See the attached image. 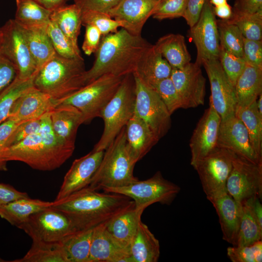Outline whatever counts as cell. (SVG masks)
Returning a JSON list of instances; mask_svg holds the SVG:
<instances>
[{
  "mask_svg": "<svg viewBox=\"0 0 262 262\" xmlns=\"http://www.w3.org/2000/svg\"><path fill=\"white\" fill-rule=\"evenodd\" d=\"M51 207L66 214L76 229L81 230L106 224L134 207L135 204L131 198L124 195L99 193L87 187L55 200Z\"/></svg>",
  "mask_w": 262,
  "mask_h": 262,
  "instance_id": "1",
  "label": "cell"
},
{
  "mask_svg": "<svg viewBox=\"0 0 262 262\" xmlns=\"http://www.w3.org/2000/svg\"><path fill=\"white\" fill-rule=\"evenodd\" d=\"M150 45L141 35H133L122 28L102 36L93 65L85 71V84L104 74L123 77L133 73Z\"/></svg>",
  "mask_w": 262,
  "mask_h": 262,
  "instance_id": "2",
  "label": "cell"
},
{
  "mask_svg": "<svg viewBox=\"0 0 262 262\" xmlns=\"http://www.w3.org/2000/svg\"><path fill=\"white\" fill-rule=\"evenodd\" d=\"M75 147L61 143L50 124L49 112L41 117L40 130L21 141L8 147L1 160L24 163L40 171H51L60 167L72 155Z\"/></svg>",
  "mask_w": 262,
  "mask_h": 262,
  "instance_id": "3",
  "label": "cell"
},
{
  "mask_svg": "<svg viewBox=\"0 0 262 262\" xmlns=\"http://www.w3.org/2000/svg\"><path fill=\"white\" fill-rule=\"evenodd\" d=\"M82 57L67 58L56 53L36 73L33 86L54 100L66 98L85 84Z\"/></svg>",
  "mask_w": 262,
  "mask_h": 262,
  "instance_id": "4",
  "label": "cell"
},
{
  "mask_svg": "<svg viewBox=\"0 0 262 262\" xmlns=\"http://www.w3.org/2000/svg\"><path fill=\"white\" fill-rule=\"evenodd\" d=\"M135 164L128 150L125 127L104 150L101 162L87 187L98 191L128 185L138 180L133 175Z\"/></svg>",
  "mask_w": 262,
  "mask_h": 262,
  "instance_id": "5",
  "label": "cell"
},
{
  "mask_svg": "<svg viewBox=\"0 0 262 262\" xmlns=\"http://www.w3.org/2000/svg\"><path fill=\"white\" fill-rule=\"evenodd\" d=\"M135 99V79L130 73L123 77L116 93L101 112L104 129L92 150L104 151L126 126L134 113Z\"/></svg>",
  "mask_w": 262,
  "mask_h": 262,
  "instance_id": "6",
  "label": "cell"
},
{
  "mask_svg": "<svg viewBox=\"0 0 262 262\" xmlns=\"http://www.w3.org/2000/svg\"><path fill=\"white\" fill-rule=\"evenodd\" d=\"M124 76L103 75L65 98L54 100L55 106L69 104L82 114L83 124L99 117L101 111L117 91Z\"/></svg>",
  "mask_w": 262,
  "mask_h": 262,
  "instance_id": "7",
  "label": "cell"
},
{
  "mask_svg": "<svg viewBox=\"0 0 262 262\" xmlns=\"http://www.w3.org/2000/svg\"><path fill=\"white\" fill-rule=\"evenodd\" d=\"M105 192L121 194L131 198L137 210L145 209L155 203L170 205L180 191L178 185L165 179L160 171L144 180L138 179L128 185L107 188Z\"/></svg>",
  "mask_w": 262,
  "mask_h": 262,
  "instance_id": "8",
  "label": "cell"
},
{
  "mask_svg": "<svg viewBox=\"0 0 262 262\" xmlns=\"http://www.w3.org/2000/svg\"><path fill=\"white\" fill-rule=\"evenodd\" d=\"M234 155L229 150L216 147L192 166L209 201L227 192V182Z\"/></svg>",
  "mask_w": 262,
  "mask_h": 262,
  "instance_id": "9",
  "label": "cell"
},
{
  "mask_svg": "<svg viewBox=\"0 0 262 262\" xmlns=\"http://www.w3.org/2000/svg\"><path fill=\"white\" fill-rule=\"evenodd\" d=\"M17 228L32 240L50 243L61 242L78 231L66 214L51 206L32 214Z\"/></svg>",
  "mask_w": 262,
  "mask_h": 262,
  "instance_id": "10",
  "label": "cell"
},
{
  "mask_svg": "<svg viewBox=\"0 0 262 262\" xmlns=\"http://www.w3.org/2000/svg\"><path fill=\"white\" fill-rule=\"evenodd\" d=\"M133 76L136 94L135 113L159 141L171 128V115L154 89Z\"/></svg>",
  "mask_w": 262,
  "mask_h": 262,
  "instance_id": "11",
  "label": "cell"
},
{
  "mask_svg": "<svg viewBox=\"0 0 262 262\" xmlns=\"http://www.w3.org/2000/svg\"><path fill=\"white\" fill-rule=\"evenodd\" d=\"M0 53L15 66L16 79L26 81L35 75V63L22 29L14 19L8 20L1 27Z\"/></svg>",
  "mask_w": 262,
  "mask_h": 262,
  "instance_id": "12",
  "label": "cell"
},
{
  "mask_svg": "<svg viewBox=\"0 0 262 262\" xmlns=\"http://www.w3.org/2000/svg\"><path fill=\"white\" fill-rule=\"evenodd\" d=\"M226 188L228 194L242 204L255 197L262 199V164L235 154Z\"/></svg>",
  "mask_w": 262,
  "mask_h": 262,
  "instance_id": "13",
  "label": "cell"
},
{
  "mask_svg": "<svg viewBox=\"0 0 262 262\" xmlns=\"http://www.w3.org/2000/svg\"><path fill=\"white\" fill-rule=\"evenodd\" d=\"M189 34L196 48V63L218 59L220 49L216 20L212 5L206 0L196 23L190 27Z\"/></svg>",
  "mask_w": 262,
  "mask_h": 262,
  "instance_id": "14",
  "label": "cell"
},
{
  "mask_svg": "<svg viewBox=\"0 0 262 262\" xmlns=\"http://www.w3.org/2000/svg\"><path fill=\"white\" fill-rule=\"evenodd\" d=\"M200 66L189 63L182 68H172L170 75L179 97L181 108L203 105L206 94V79Z\"/></svg>",
  "mask_w": 262,
  "mask_h": 262,
  "instance_id": "15",
  "label": "cell"
},
{
  "mask_svg": "<svg viewBox=\"0 0 262 262\" xmlns=\"http://www.w3.org/2000/svg\"><path fill=\"white\" fill-rule=\"evenodd\" d=\"M211 86L209 98L221 119L235 115L236 100L234 86L224 71L218 59L203 62Z\"/></svg>",
  "mask_w": 262,
  "mask_h": 262,
  "instance_id": "16",
  "label": "cell"
},
{
  "mask_svg": "<svg viewBox=\"0 0 262 262\" xmlns=\"http://www.w3.org/2000/svg\"><path fill=\"white\" fill-rule=\"evenodd\" d=\"M221 118L209 101L190 140L192 166L216 147Z\"/></svg>",
  "mask_w": 262,
  "mask_h": 262,
  "instance_id": "17",
  "label": "cell"
},
{
  "mask_svg": "<svg viewBox=\"0 0 262 262\" xmlns=\"http://www.w3.org/2000/svg\"><path fill=\"white\" fill-rule=\"evenodd\" d=\"M160 0H120L107 14L130 33L140 35L144 24Z\"/></svg>",
  "mask_w": 262,
  "mask_h": 262,
  "instance_id": "18",
  "label": "cell"
},
{
  "mask_svg": "<svg viewBox=\"0 0 262 262\" xmlns=\"http://www.w3.org/2000/svg\"><path fill=\"white\" fill-rule=\"evenodd\" d=\"M216 147L226 149L252 162L262 164L257 159L245 125L235 115L221 119Z\"/></svg>",
  "mask_w": 262,
  "mask_h": 262,
  "instance_id": "19",
  "label": "cell"
},
{
  "mask_svg": "<svg viewBox=\"0 0 262 262\" xmlns=\"http://www.w3.org/2000/svg\"><path fill=\"white\" fill-rule=\"evenodd\" d=\"M104 151L92 150L75 159L64 178L55 200L88 187L101 162Z\"/></svg>",
  "mask_w": 262,
  "mask_h": 262,
  "instance_id": "20",
  "label": "cell"
},
{
  "mask_svg": "<svg viewBox=\"0 0 262 262\" xmlns=\"http://www.w3.org/2000/svg\"><path fill=\"white\" fill-rule=\"evenodd\" d=\"M54 106L49 95L33 86L16 99L8 118L21 122L39 119Z\"/></svg>",
  "mask_w": 262,
  "mask_h": 262,
  "instance_id": "21",
  "label": "cell"
},
{
  "mask_svg": "<svg viewBox=\"0 0 262 262\" xmlns=\"http://www.w3.org/2000/svg\"><path fill=\"white\" fill-rule=\"evenodd\" d=\"M52 129L58 140L66 145L75 147L77 132L83 124L81 112L69 104L55 105L49 112Z\"/></svg>",
  "mask_w": 262,
  "mask_h": 262,
  "instance_id": "22",
  "label": "cell"
},
{
  "mask_svg": "<svg viewBox=\"0 0 262 262\" xmlns=\"http://www.w3.org/2000/svg\"><path fill=\"white\" fill-rule=\"evenodd\" d=\"M105 225L93 229L88 262H131L129 250L112 238Z\"/></svg>",
  "mask_w": 262,
  "mask_h": 262,
  "instance_id": "23",
  "label": "cell"
},
{
  "mask_svg": "<svg viewBox=\"0 0 262 262\" xmlns=\"http://www.w3.org/2000/svg\"><path fill=\"white\" fill-rule=\"evenodd\" d=\"M210 201L218 216L223 240L235 246L242 216V204L236 201L228 192Z\"/></svg>",
  "mask_w": 262,
  "mask_h": 262,
  "instance_id": "24",
  "label": "cell"
},
{
  "mask_svg": "<svg viewBox=\"0 0 262 262\" xmlns=\"http://www.w3.org/2000/svg\"><path fill=\"white\" fill-rule=\"evenodd\" d=\"M125 135L129 153L135 164L159 141L135 112L125 126Z\"/></svg>",
  "mask_w": 262,
  "mask_h": 262,
  "instance_id": "25",
  "label": "cell"
},
{
  "mask_svg": "<svg viewBox=\"0 0 262 262\" xmlns=\"http://www.w3.org/2000/svg\"><path fill=\"white\" fill-rule=\"evenodd\" d=\"M172 68L154 45H150L141 56L133 74L151 86L170 77Z\"/></svg>",
  "mask_w": 262,
  "mask_h": 262,
  "instance_id": "26",
  "label": "cell"
},
{
  "mask_svg": "<svg viewBox=\"0 0 262 262\" xmlns=\"http://www.w3.org/2000/svg\"><path fill=\"white\" fill-rule=\"evenodd\" d=\"M144 211L135 207L122 213L105 225L112 238L121 247L129 251Z\"/></svg>",
  "mask_w": 262,
  "mask_h": 262,
  "instance_id": "27",
  "label": "cell"
},
{
  "mask_svg": "<svg viewBox=\"0 0 262 262\" xmlns=\"http://www.w3.org/2000/svg\"><path fill=\"white\" fill-rule=\"evenodd\" d=\"M236 108H245L262 93V68L246 64L234 86Z\"/></svg>",
  "mask_w": 262,
  "mask_h": 262,
  "instance_id": "28",
  "label": "cell"
},
{
  "mask_svg": "<svg viewBox=\"0 0 262 262\" xmlns=\"http://www.w3.org/2000/svg\"><path fill=\"white\" fill-rule=\"evenodd\" d=\"M129 253L131 262H157L159 260V241L141 220L130 246Z\"/></svg>",
  "mask_w": 262,
  "mask_h": 262,
  "instance_id": "29",
  "label": "cell"
},
{
  "mask_svg": "<svg viewBox=\"0 0 262 262\" xmlns=\"http://www.w3.org/2000/svg\"><path fill=\"white\" fill-rule=\"evenodd\" d=\"M52 202L21 198L0 206V217L17 227L32 214L51 206Z\"/></svg>",
  "mask_w": 262,
  "mask_h": 262,
  "instance_id": "30",
  "label": "cell"
},
{
  "mask_svg": "<svg viewBox=\"0 0 262 262\" xmlns=\"http://www.w3.org/2000/svg\"><path fill=\"white\" fill-rule=\"evenodd\" d=\"M47 26H20L35 63L36 72L56 53L47 33Z\"/></svg>",
  "mask_w": 262,
  "mask_h": 262,
  "instance_id": "31",
  "label": "cell"
},
{
  "mask_svg": "<svg viewBox=\"0 0 262 262\" xmlns=\"http://www.w3.org/2000/svg\"><path fill=\"white\" fill-rule=\"evenodd\" d=\"M154 45L172 68H182L190 63L191 55L184 37L180 34L165 35Z\"/></svg>",
  "mask_w": 262,
  "mask_h": 262,
  "instance_id": "32",
  "label": "cell"
},
{
  "mask_svg": "<svg viewBox=\"0 0 262 262\" xmlns=\"http://www.w3.org/2000/svg\"><path fill=\"white\" fill-rule=\"evenodd\" d=\"M50 19L54 21L77 48L78 38L82 25V9L76 4L65 5L51 12Z\"/></svg>",
  "mask_w": 262,
  "mask_h": 262,
  "instance_id": "33",
  "label": "cell"
},
{
  "mask_svg": "<svg viewBox=\"0 0 262 262\" xmlns=\"http://www.w3.org/2000/svg\"><path fill=\"white\" fill-rule=\"evenodd\" d=\"M235 115L245 125L257 159L262 163V115L257 100L246 107L236 108Z\"/></svg>",
  "mask_w": 262,
  "mask_h": 262,
  "instance_id": "34",
  "label": "cell"
},
{
  "mask_svg": "<svg viewBox=\"0 0 262 262\" xmlns=\"http://www.w3.org/2000/svg\"><path fill=\"white\" fill-rule=\"evenodd\" d=\"M13 262H68L62 242L32 240L30 249L21 258Z\"/></svg>",
  "mask_w": 262,
  "mask_h": 262,
  "instance_id": "35",
  "label": "cell"
},
{
  "mask_svg": "<svg viewBox=\"0 0 262 262\" xmlns=\"http://www.w3.org/2000/svg\"><path fill=\"white\" fill-rule=\"evenodd\" d=\"M14 20L22 27L48 26L51 11L35 0H16Z\"/></svg>",
  "mask_w": 262,
  "mask_h": 262,
  "instance_id": "36",
  "label": "cell"
},
{
  "mask_svg": "<svg viewBox=\"0 0 262 262\" xmlns=\"http://www.w3.org/2000/svg\"><path fill=\"white\" fill-rule=\"evenodd\" d=\"M92 229L78 230L61 242L68 262H88Z\"/></svg>",
  "mask_w": 262,
  "mask_h": 262,
  "instance_id": "37",
  "label": "cell"
},
{
  "mask_svg": "<svg viewBox=\"0 0 262 262\" xmlns=\"http://www.w3.org/2000/svg\"><path fill=\"white\" fill-rule=\"evenodd\" d=\"M242 205V216L235 246L249 245L262 238V226L256 217L249 201L246 200Z\"/></svg>",
  "mask_w": 262,
  "mask_h": 262,
  "instance_id": "38",
  "label": "cell"
},
{
  "mask_svg": "<svg viewBox=\"0 0 262 262\" xmlns=\"http://www.w3.org/2000/svg\"><path fill=\"white\" fill-rule=\"evenodd\" d=\"M220 46L229 52L243 56L244 37L238 28L227 20H216Z\"/></svg>",
  "mask_w": 262,
  "mask_h": 262,
  "instance_id": "39",
  "label": "cell"
},
{
  "mask_svg": "<svg viewBox=\"0 0 262 262\" xmlns=\"http://www.w3.org/2000/svg\"><path fill=\"white\" fill-rule=\"evenodd\" d=\"M35 75L26 81L16 78L0 93V124L8 118L16 99L27 89L33 86Z\"/></svg>",
  "mask_w": 262,
  "mask_h": 262,
  "instance_id": "40",
  "label": "cell"
},
{
  "mask_svg": "<svg viewBox=\"0 0 262 262\" xmlns=\"http://www.w3.org/2000/svg\"><path fill=\"white\" fill-rule=\"evenodd\" d=\"M227 20L237 26L245 38L262 40V10L252 14L233 12Z\"/></svg>",
  "mask_w": 262,
  "mask_h": 262,
  "instance_id": "41",
  "label": "cell"
},
{
  "mask_svg": "<svg viewBox=\"0 0 262 262\" xmlns=\"http://www.w3.org/2000/svg\"><path fill=\"white\" fill-rule=\"evenodd\" d=\"M47 31L57 54L67 58L82 57L79 48H76L57 25L50 19Z\"/></svg>",
  "mask_w": 262,
  "mask_h": 262,
  "instance_id": "42",
  "label": "cell"
},
{
  "mask_svg": "<svg viewBox=\"0 0 262 262\" xmlns=\"http://www.w3.org/2000/svg\"><path fill=\"white\" fill-rule=\"evenodd\" d=\"M82 25H91L96 27L102 36L114 33L121 27L120 24L107 14L93 10H82Z\"/></svg>",
  "mask_w": 262,
  "mask_h": 262,
  "instance_id": "43",
  "label": "cell"
},
{
  "mask_svg": "<svg viewBox=\"0 0 262 262\" xmlns=\"http://www.w3.org/2000/svg\"><path fill=\"white\" fill-rule=\"evenodd\" d=\"M151 87L156 92L171 115L181 108L179 97L170 77L160 80Z\"/></svg>",
  "mask_w": 262,
  "mask_h": 262,
  "instance_id": "44",
  "label": "cell"
},
{
  "mask_svg": "<svg viewBox=\"0 0 262 262\" xmlns=\"http://www.w3.org/2000/svg\"><path fill=\"white\" fill-rule=\"evenodd\" d=\"M218 61L229 81L234 86L246 65L242 57L235 55L220 47Z\"/></svg>",
  "mask_w": 262,
  "mask_h": 262,
  "instance_id": "45",
  "label": "cell"
},
{
  "mask_svg": "<svg viewBox=\"0 0 262 262\" xmlns=\"http://www.w3.org/2000/svg\"><path fill=\"white\" fill-rule=\"evenodd\" d=\"M227 255L232 262H262V241L243 246H229Z\"/></svg>",
  "mask_w": 262,
  "mask_h": 262,
  "instance_id": "46",
  "label": "cell"
},
{
  "mask_svg": "<svg viewBox=\"0 0 262 262\" xmlns=\"http://www.w3.org/2000/svg\"><path fill=\"white\" fill-rule=\"evenodd\" d=\"M187 1L188 0H161L152 16L159 20L183 17Z\"/></svg>",
  "mask_w": 262,
  "mask_h": 262,
  "instance_id": "47",
  "label": "cell"
},
{
  "mask_svg": "<svg viewBox=\"0 0 262 262\" xmlns=\"http://www.w3.org/2000/svg\"><path fill=\"white\" fill-rule=\"evenodd\" d=\"M243 56L246 64L262 68V41L245 38L243 40Z\"/></svg>",
  "mask_w": 262,
  "mask_h": 262,
  "instance_id": "48",
  "label": "cell"
},
{
  "mask_svg": "<svg viewBox=\"0 0 262 262\" xmlns=\"http://www.w3.org/2000/svg\"><path fill=\"white\" fill-rule=\"evenodd\" d=\"M22 123L8 118L0 124V171L7 170V165L1 160L2 154L9 147L8 141L11 135Z\"/></svg>",
  "mask_w": 262,
  "mask_h": 262,
  "instance_id": "49",
  "label": "cell"
},
{
  "mask_svg": "<svg viewBox=\"0 0 262 262\" xmlns=\"http://www.w3.org/2000/svg\"><path fill=\"white\" fill-rule=\"evenodd\" d=\"M41 125V118L21 123L11 135L8 141V147L17 144L29 136L38 132Z\"/></svg>",
  "mask_w": 262,
  "mask_h": 262,
  "instance_id": "50",
  "label": "cell"
},
{
  "mask_svg": "<svg viewBox=\"0 0 262 262\" xmlns=\"http://www.w3.org/2000/svg\"><path fill=\"white\" fill-rule=\"evenodd\" d=\"M85 33L82 49L87 55L95 53L98 48L102 35L100 31L95 26L86 25Z\"/></svg>",
  "mask_w": 262,
  "mask_h": 262,
  "instance_id": "51",
  "label": "cell"
},
{
  "mask_svg": "<svg viewBox=\"0 0 262 262\" xmlns=\"http://www.w3.org/2000/svg\"><path fill=\"white\" fill-rule=\"evenodd\" d=\"M16 74L14 65L0 53V93L14 81Z\"/></svg>",
  "mask_w": 262,
  "mask_h": 262,
  "instance_id": "52",
  "label": "cell"
},
{
  "mask_svg": "<svg viewBox=\"0 0 262 262\" xmlns=\"http://www.w3.org/2000/svg\"><path fill=\"white\" fill-rule=\"evenodd\" d=\"M120 0H74L82 10L97 11L107 14Z\"/></svg>",
  "mask_w": 262,
  "mask_h": 262,
  "instance_id": "53",
  "label": "cell"
},
{
  "mask_svg": "<svg viewBox=\"0 0 262 262\" xmlns=\"http://www.w3.org/2000/svg\"><path fill=\"white\" fill-rule=\"evenodd\" d=\"M206 0H188L183 17L191 27L198 21Z\"/></svg>",
  "mask_w": 262,
  "mask_h": 262,
  "instance_id": "54",
  "label": "cell"
},
{
  "mask_svg": "<svg viewBox=\"0 0 262 262\" xmlns=\"http://www.w3.org/2000/svg\"><path fill=\"white\" fill-rule=\"evenodd\" d=\"M27 197L29 196L27 193L19 191L10 184L0 182V206Z\"/></svg>",
  "mask_w": 262,
  "mask_h": 262,
  "instance_id": "55",
  "label": "cell"
},
{
  "mask_svg": "<svg viewBox=\"0 0 262 262\" xmlns=\"http://www.w3.org/2000/svg\"><path fill=\"white\" fill-rule=\"evenodd\" d=\"M262 10V0H235L232 12L252 14Z\"/></svg>",
  "mask_w": 262,
  "mask_h": 262,
  "instance_id": "56",
  "label": "cell"
},
{
  "mask_svg": "<svg viewBox=\"0 0 262 262\" xmlns=\"http://www.w3.org/2000/svg\"><path fill=\"white\" fill-rule=\"evenodd\" d=\"M213 10L214 15L222 20H228L232 15V9L228 3L213 7Z\"/></svg>",
  "mask_w": 262,
  "mask_h": 262,
  "instance_id": "57",
  "label": "cell"
},
{
  "mask_svg": "<svg viewBox=\"0 0 262 262\" xmlns=\"http://www.w3.org/2000/svg\"><path fill=\"white\" fill-rule=\"evenodd\" d=\"M46 9L52 11L66 4L68 0H35Z\"/></svg>",
  "mask_w": 262,
  "mask_h": 262,
  "instance_id": "58",
  "label": "cell"
},
{
  "mask_svg": "<svg viewBox=\"0 0 262 262\" xmlns=\"http://www.w3.org/2000/svg\"><path fill=\"white\" fill-rule=\"evenodd\" d=\"M211 5L217 6L227 3V0H209Z\"/></svg>",
  "mask_w": 262,
  "mask_h": 262,
  "instance_id": "59",
  "label": "cell"
},
{
  "mask_svg": "<svg viewBox=\"0 0 262 262\" xmlns=\"http://www.w3.org/2000/svg\"><path fill=\"white\" fill-rule=\"evenodd\" d=\"M258 98V101L257 100V107L260 114L262 115V93Z\"/></svg>",
  "mask_w": 262,
  "mask_h": 262,
  "instance_id": "60",
  "label": "cell"
},
{
  "mask_svg": "<svg viewBox=\"0 0 262 262\" xmlns=\"http://www.w3.org/2000/svg\"><path fill=\"white\" fill-rule=\"evenodd\" d=\"M1 36V27L0 26V39Z\"/></svg>",
  "mask_w": 262,
  "mask_h": 262,
  "instance_id": "61",
  "label": "cell"
}]
</instances>
